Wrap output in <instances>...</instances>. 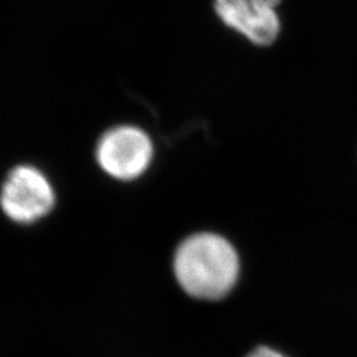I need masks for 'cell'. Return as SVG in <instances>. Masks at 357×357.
<instances>
[{
    "mask_svg": "<svg viewBox=\"0 0 357 357\" xmlns=\"http://www.w3.org/2000/svg\"><path fill=\"white\" fill-rule=\"evenodd\" d=\"M175 277L183 290L197 299L216 301L233 289L240 261L236 249L215 233H197L178 245Z\"/></svg>",
    "mask_w": 357,
    "mask_h": 357,
    "instance_id": "6da1fadb",
    "label": "cell"
},
{
    "mask_svg": "<svg viewBox=\"0 0 357 357\" xmlns=\"http://www.w3.org/2000/svg\"><path fill=\"white\" fill-rule=\"evenodd\" d=\"M96 156L100 167L112 178L134 180L151 165L153 142L141 128L118 126L101 138Z\"/></svg>",
    "mask_w": 357,
    "mask_h": 357,
    "instance_id": "7a4b0ae2",
    "label": "cell"
},
{
    "mask_svg": "<svg viewBox=\"0 0 357 357\" xmlns=\"http://www.w3.org/2000/svg\"><path fill=\"white\" fill-rule=\"evenodd\" d=\"M54 199L48 178L33 167L20 166L13 168L6 178L0 205L15 222L31 224L51 212Z\"/></svg>",
    "mask_w": 357,
    "mask_h": 357,
    "instance_id": "3957f363",
    "label": "cell"
},
{
    "mask_svg": "<svg viewBox=\"0 0 357 357\" xmlns=\"http://www.w3.org/2000/svg\"><path fill=\"white\" fill-rule=\"evenodd\" d=\"M220 19L257 45H270L281 32L275 10L258 8L250 0H215Z\"/></svg>",
    "mask_w": 357,
    "mask_h": 357,
    "instance_id": "277c9868",
    "label": "cell"
},
{
    "mask_svg": "<svg viewBox=\"0 0 357 357\" xmlns=\"http://www.w3.org/2000/svg\"><path fill=\"white\" fill-rule=\"evenodd\" d=\"M248 357H286L283 356L280 352H277L275 349H271L268 347H259L255 351H253Z\"/></svg>",
    "mask_w": 357,
    "mask_h": 357,
    "instance_id": "5b68a950",
    "label": "cell"
},
{
    "mask_svg": "<svg viewBox=\"0 0 357 357\" xmlns=\"http://www.w3.org/2000/svg\"><path fill=\"white\" fill-rule=\"evenodd\" d=\"M255 7L264 8V10H275L281 0H250Z\"/></svg>",
    "mask_w": 357,
    "mask_h": 357,
    "instance_id": "8992f818",
    "label": "cell"
}]
</instances>
